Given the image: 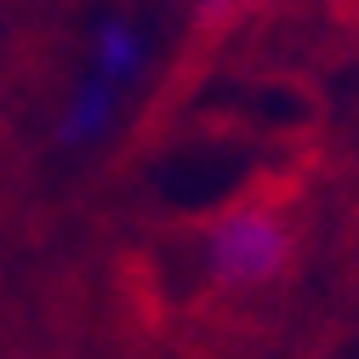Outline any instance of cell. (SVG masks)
Returning <instances> with one entry per match:
<instances>
[{
	"instance_id": "6da1fadb",
	"label": "cell",
	"mask_w": 359,
	"mask_h": 359,
	"mask_svg": "<svg viewBox=\"0 0 359 359\" xmlns=\"http://www.w3.org/2000/svg\"><path fill=\"white\" fill-rule=\"evenodd\" d=\"M297 257H302L297 211H285L268 194L222 205L200 229V274L217 297H234V302L280 291L297 274Z\"/></svg>"
},
{
	"instance_id": "7a4b0ae2",
	"label": "cell",
	"mask_w": 359,
	"mask_h": 359,
	"mask_svg": "<svg viewBox=\"0 0 359 359\" xmlns=\"http://www.w3.org/2000/svg\"><path fill=\"white\" fill-rule=\"evenodd\" d=\"M131 97H137V92H126V86H114V80H103L92 69H74L69 92L57 103V120H52V143L63 154H97L120 131Z\"/></svg>"
},
{
	"instance_id": "3957f363",
	"label": "cell",
	"mask_w": 359,
	"mask_h": 359,
	"mask_svg": "<svg viewBox=\"0 0 359 359\" xmlns=\"http://www.w3.org/2000/svg\"><path fill=\"white\" fill-rule=\"evenodd\" d=\"M251 6H257V0H189V23H194L200 34H217V29L240 23Z\"/></svg>"
}]
</instances>
